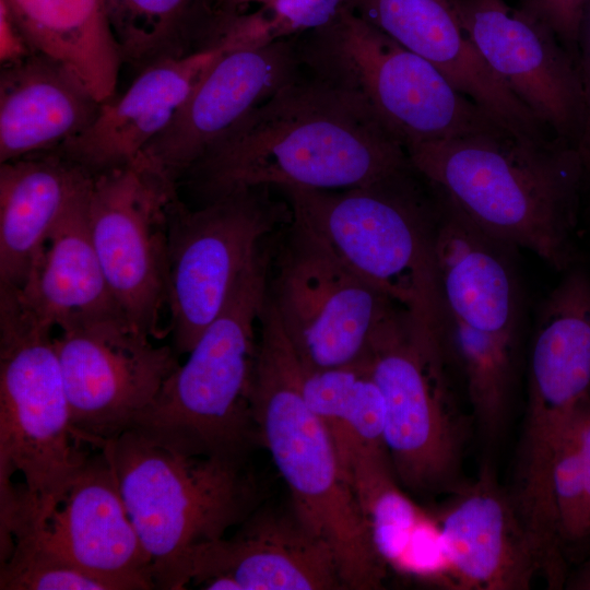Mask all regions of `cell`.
Returning a JSON list of instances; mask_svg holds the SVG:
<instances>
[{"instance_id": "6da1fadb", "label": "cell", "mask_w": 590, "mask_h": 590, "mask_svg": "<svg viewBox=\"0 0 590 590\" xmlns=\"http://www.w3.org/2000/svg\"><path fill=\"white\" fill-rule=\"evenodd\" d=\"M411 165L359 95L299 68L185 176L208 202L260 186L347 189Z\"/></svg>"}, {"instance_id": "7a4b0ae2", "label": "cell", "mask_w": 590, "mask_h": 590, "mask_svg": "<svg viewBox=\"0 0 590 590\" xmlns=\"http://www.w3.org/2000/svg\"><path fill=\"white\" fill-rule=\"evenodd\" d=\"M406 151L414 168L477 227L556 270L570 268L588 181L576 145L500 127Z\"/></svg>"}, {"instance_id": "3957f363", "label": "cell", "mask_w": 590, "mask_h": 590, "mask_svg": "<svg viewBox=\"0 0 590 590\" xmlns=\"http://www.w3.org/2000/svg\"><path fill=\"white\" fill-rule=\"evenodd\" d=\"M302 364L268 298L252 391L257 439L268 449L300 520L332 548L345 589L382 587L387 565L334 441L300 392Z\"/></svg>"}, {"instance_id": "277c9868", "label": "cell", "mask_w": 590, "mask_h": 590, "mask_svg": "<svg viewBox=\"0 0 590 590\" xmlns=\"http://www.w3.org/2000/svg\"><path fill=\"white\" fill-rule=\"evenodd\" d=\"M292 219L426 333L444 340L434 232L441 191L413 165L340 190L280 187Z\"/></svg>"}, {"instance_id": "5b68a950", "label": "cell", "mask_w": 590, "mask_h": 590, "mask_svg": "<svg viewBox=\"0 0 590 590\" xmlns=\"http://www.w3.org/2000/svg\"><path fill=\"white\" fill-rule=\"evenodd\" d=\"M99 449L150 557L155 589H184L190 555L224 538L258 504L246 456L190 452L135 428Z\"/></svg>"}, {"instance_id": "8992f818", "label": "cell", "mask_w": 590, "mask_h": 590, "mask_svg": "<svg viewBox=\"0 0 590 590\" xmlns=\"http://www.w3.org/2000/svg\"><path fill=\"white\" fill-rule=\"evenodd\" d=\"M51 333L0 286V519L14 502L9 531L45 511L87 458Z\"/></svg>"}, {"instance_id": "52a82bcc", "label": "cell", "mask_w": 590, "mask_h": 590, "mask_svg": "<svg viewBox=\"0 0 590 590\" xmlns=\"http://www.w3.org/2000/svg\"><path fill=\"white\" fill-rule=\"evenodd\" d=\"M269 250L260 248L187 361L165 380L131 428L191 452L247 456L257 439L256 330L269 295Z\"/></svg>"}, {"instance_id": "ba28073f", "label": "cell", "mask_w": 590, "mask_h": 590, "mask_svg": "<svg viewBox=\"0 0 590 590\" xmlns=\"http://www.w3.org/2000/svg\"><path fill=\"white\" fill-rule=\"evenodd\" d=\"M295 44L300 69L359 95L406 150L505 127L430 62L351 9Z\"/></svg>"}, {"instance_id": "9c48e42d", "label": "cell", "mask_w": 590, "mask_h": 590, "mask_svg": "<svg viewBox=\"0 0 590 590\" xmlns=\"http://www.w3.org/2000/svg\"><path fill=\"white\" fill-rule=\"evenodd\" d=\"M385 404V437L394 474L415 493L455 491L463 420L444 368V341L398 310L364 358Z\"/></svg>"}, {"instance_id": "30bf717a", "label": "cell", "mask_w": 590, "mask_h": 590, "mask_svg": "<svg viewBox=\"0 0 590 590\" xmlns=\"http://www.w3.org/2000/svg\"><path fill=\"white\" fill-rule=\"evenodd\" d=\"M273 187L239 189L189 210L179 198L168 225L169 328L176 354H188L220 315L260 243L292 221Z\"/></svg>"}, {"instance_id": "8fae6325", "label": "cell", "mask_w": 590, "mask_h": 590, "mask_svg": "<svg viewBox=\"0 0 590 590\" xmlns=\"http://www.w3.org/2000/svg\"><path fill=\"white\" fill-rule=\"evenodd\" d=\"M269 298L302 366L362 362L379 329L400 308L347 269L292 219Z\"/></svg>"}, {"instance_id": "7c38bea8", "label": "cell", "mask_w": 590, "mask_h": 590, "mask_svg": "<svg viewBox=\"0 0 590 590\" xmlns=\"http://www.w3.org/2000/svg\"><path fill=\"white\" fill-rule=\"evenodd\" d=\"M176 186L135 161L93 174L87 190L90 236L107 285L129 322L151 338L163 337Z\"/></svg>"}, {"instance_id": "4fadbf2b", "label": "cell", "mask_w": 590, "mask_h": 590, "mask_svg": "<svg viewBox=\"0 0 590 590\" xmlns=\"http://www.w3.org/2000/svg\"><path fill=\"white\" fill-rule=\"evenodd\" d=\"M54 340L74 436L98 448L132 427L179 365L123 315L68 323Z\"/></svg>"}, {"instance_id": "5bb4252c", "label": "cell", "mask_w": 590, "mask_h": 590, "mask_svg": "<svg viewBox=\"0 0 590 590\" xmlns=\"http://www.w3.org/2000/svg\"><path fill=\"white\" fill-rule=\"evenodd\" d=\"M477 51L510 92L556 138L578 149L583 95L576 60L550 24L526 4L458 0Z\"/></svg>"}, {"instance_id": "9a60e30c", "label": "cell", "mask_w": 590, "mask_h": 590, "mask_svg": "<svg viewBox=\"0 0 590 590\" xmlns=\"http://www.w3.org/2000/svg\"><path fill=\"white\" fill-rule=\"evenodd\" d=\"M15 543L59 556L108 580L117 590L155 589L150 557L102 450L87 456L45 511L14 530L12 547Z\"/></svg>"}, {"instance_id": "2e32d148", "label": "cell", "mask_w": 590, "mask_h": 590, "mask_svg": "<svg viewBox=\"0 0 590 590\" xmlns=\"http://www.w3.org/2000/svg\"><path fill=\"white\" fill-rule=\"evenodd\" d=\"M222 49L172 122L138 158L172 182L299 69L295 37Z\"/></svg>"}, {"instance_id": "e0dca14e", "label": "cell", "mask_w": 590, "mask_h": 590, "mask_svg": "<svg viewBox=\"0 0 590 590\" xmlns=\"http://www.w3.org/2000/svg\"><path fill=\"white\" fill-rule=\"evenodd\" d=\"M210 590L345 589L330 545L292 508L255 509L231 538L196 550L185 583Z\"/></svg>"}, {"instance_id": "ac0fdd59", "label": "cell", "mask_w": 590, "mask_h": 590, "mask_svg": "<svg viewBox=\"0 0 590 590\" xmlns=\"http://www.w3.org/2000/svg\"><path fill=\"white\" fill-rule=\"evenodd\" d=\"M351 10L430 62L508 129L550 135L484 61L463 25L458 0H352Z\"/></svg>"}, {"instance_id": "d6986e66", "label": "cell", "mask_w": 590, "mask_h": 590, "mask_svg": "<svg viewBox=\"0 0 590 590\" xmlns=\"http://www.w3.org/2000/svg\"><path fill=\"white\" fill-rule=\"evenodd\" d=\"M437 522L453 588L523 590L540 574L530 536L489 467L453 491Z\"/></svg>"}, {"instance_id": "ffe728a7", "label": "cell", "mask_w": 590, "mask_h": 590, "mask_svg": "<svg viewBox=\"0 0 590 590\" xmlns=\"http://www.w3.org/2000/svg\"><path fill=\"white\" fill-rule=\"evenodd\" d=\"M590 392V278L569 271L542 306L531 349L524 429L559 439Z\"/></svg>"}, {"instance_id": "44dd1931", "label": "cell", "mask_w": 590, "mask_h": 590, "mask_svg": "<svg viewBox=\"0 0 590 590\" xmlns=\"http://www.w3.org/2000/svg\"><path fill=\"white\" fill-rule=\"evenodd\" d=\"M509 247L477 227L442 193L434 256L446 321L515 345L519 305Z\"/></svg>"}, {"instance_id": "7402d4cb", "label": "cell", "mask_w": 590, "mask_h": 590, "mask_svg": "<svg viewBox=\"0 0 590 590\" xmlns=\"http://www.w3.org/2000/svg\"><path fill=\"white\" fill-rule=\"evenodd\" d=\"M222 51L214 46L145 68L122 95L103 102L94 121L57 151L91 174L134 163Z\"/></svg>"}, {"instance_id": "603a6c76", "label": "cell", "mask_w": 590, "mask_h": 590, "mask_svg": "<svg viewBox=\"0 0 590 590\" xmlns=\"http://www.w3.org/2000/svg\"><path fill=\"white\" fill-rule=\"evenodd\" d=\"M102 103L63 63L39 51L0 70V164L57 151L82 133Z\"/></svg>"}, {"instance_id": "cb8c5ba5", "label": "cell", "mask_w": 590, "mask_h": 590, "mask_svg": "<svg viewBox=\"0 0 590 590\" xmlns=\"http://www.w3.org/2000/svg\"><path fill=\"white\" fill-rule=\"evenodd\" d=\"M90 182L55 224L24 283L12 287L21 304L52 329L74 321L123 315L107 285L90 236L86 217Z\"/></svg>"}, {"instance_id": "d4e9b609", "label": "cell", "mask_w": 590, "mask_h": 590, "mask_svg": "<svg viewBox=\"0 0 590 590\" xmlns=\"http://www.w3.org/2000/svg\"><path fill=\"white\" fill-rule=\"evenodd\" d=\"M92 175L59 151L0 165V286L20 287L49 233Z\"/></svg>"}, {"instance_id": "484cf974", "label": "cell", "mask_w": 590, "mask_h": 590, "mask_svg": "<svg viewBox=\"0 0 590 590\" xmlns=\"http://www.w3.org/2000/svg\"><path fill=\"white\" fill-rule=\"evenodd\" d=\"M35 51L70 69L101 102L115 96L122 60L104 0H3Z\"/></svg>"}, {"instance_id": "4316f807", "label": "cell", "mask_w": 590, "mask_h": 590, "mask_svg": "<svg viewBox=\"0 0 590 590\" xmlns=\"http://www.w3.org/2000/svg\"><path fill=\"white\" fill-rule=\"evenodd\" d=\"M122 63L139 72L212 48L219 0H104Z\"/></svg>"}, {"instance_id": "83f0119b", "label": "cell", "mask_w": 590, "mask_h": 590, "mask_svg": "<svg viewBox=\"0 0 590 590\" xmlns=\"http://www.w3.org/2000/svg\"><path fill=\"white\" fill-rule=\"evenodd\" d=\"M349 474L376 552L399 570L427 514L401 491L388 456H358Z\"/></svg>"}, {"instance_id": "f1b7e54d", "label": "cell", "mask_w": 590, "mask_h": 590, "mask_svg": "<svg viewBox=\"0 0 590 590\" xmlns=\"http://www.w3.org/2000/svg\"><path fill=\"white\" fill-rule=\"evenodd\" d=\"M446 329L460 361L479 426L486 436L494 437L506 416L515 345L450 320L446 321Z\"/></svg>"}, {"instance_id": "f546056e", "label": "cell", "mask_w": 590, "mask_h": 590, "mask_svg": "<svg viewBox=\"0 0 590 590\" xmlns=\"http://www.w3.org/2000/svg\"><path fill=\"white\" fill-rule=\"evenodd\" d=\"M352 0H273L256 11H221L214 46L262 47L331 23Z\"/></svg>"}, {"instance_id": "4dcf8cb0", "label": "cell", "mask_w": 590, "mask_h": 590, "mask_svg": "<svg viewBox=\"0 0 590 590\" xmlns=\"http://www.w3.org/2000/svg\"><path fill=\"white\" fill-rule=\"evenodd\" d=\"M1 590H117L108 580L26 543L1 563Z\"/></svg>"}, {"instance_id": "1f68e13d", "label": "cell", "mask_w": 590, "mask_h": 590, "mask_svg": "<svg viewBox=\"0 0 590 590\" xmlns=\"http://www.w3.org/2000/svg\"><path fill=\"white\" fill-rule=\"evenodd\" d=\"M585 3L586 0H524L523 2L550 24L575 60Z\"/></svg>"}, {"instance_id": "d6a6232c", "label": "cell", "mask_w": 590, "mask_h": 590, "mask_svg": "<svg viewBox=\"0 0 590 590\" xmlns=\"http://www.w3.org/2000/svg\"><path fill=\"white\" fill-rule=\"evenodd\" d=\"M577 69L583 95V129L578 143L588 181L590 180V0H586L577 42Z\"/></svg>"}, {"instance_id": "836d02e7", "label": "cell", "mask_w": 590, "mask_h": 590, "mask_svg": "<svg viewBox=\"0 0 590 590\" xmlns=\"http://www.w3.org/2000/svg\"><path fill=\"white\" fill-rule=\"evenodd\" d=\"M578 432V467L585 493V543L590 547V392L575 412Z\"/></svg>"}, {"instance_id": "e575fe53", "label": "cell", "mask_w": 590, "mask_h": 590, "mask_svg": "<svg viewBox=\"0 0 590 590\" xmlns=\"http://www.w3.org/2000/svg\"><path fill=\"white\" fill-rule=\"evenodd\" d=\"M33 52H35V50L14 21L8 5L3 0H0L1 67L20 62Z\"/></svg>"}, {"instance_id": "d590c367", "label": "cell", "mask_w": 590, "mask_h": 590, "mask_svg": "<svg viewBox=\"0 0 590 590\" xmlns=\"http://www.w3.org/2000/svg\"><path fill=\"white\" fill-rule=\"evenodd\" d=\"M273 0H219V9L223 11H244L250 4L264 5Z\"/></svg>"}, {"instance_id": "8d00e7d4", "label": "cell", "mask_w": 590, "mask_h": 590, "mask_svg": "<svg viewBox=\"0 0 590 590\" xmlns=\"http://www.w3.org/2000/svg\"><path fill=\"white\" fill-rule=\"evenodd\" d=\"M569 588L590 590V562L571 579Z\"/></svg>"}]
</instances>
